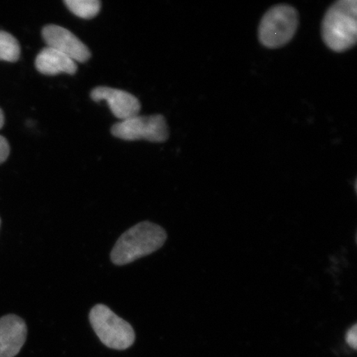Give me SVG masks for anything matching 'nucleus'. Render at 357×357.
Wrapping results in <instances>:
<instances>
[{
	"label": "nucleus",
	"instance_id": "nucleus-12",
	"mask_svg": "<svg viewBox=\"0 0 357 357\" xmlns=\"http://www.w3.org/2000/svg\"><path fill=\"white\" fill-rule=\"evenodd\" d=\"M10 153V146L6 138L0 135V164L8 159Z\"/></svg>",
	"mask_w": 357,
	"mask_h": 357
},
{
	"label": "nucleus",
	"instance_id": "nucleus-5",
	"mask_svg": "<svg viewBox=\"0 0 357 357\" xmlns=\"http://www.w3.org/2000/svg\"><path fill=\"white\" fill-rule=\"evenodd\" d=\"M115 137L125 141L164 142L169 137L166 119L160 114L139 116L115 123L111 128Z\"/></svg>",
	"mask_w": 357,
	"mask_h": 357
},
{
	"label": "nucleus",
	"instance_id": "nucleus-11",
	"mask_svg": "<svg viewBox=\"0 0 357 357\" xmlns=\"http://www.w3.org/2000/svg\"><path fill=\"white\" fill-rule=\"evenodd\" d=\"M21 48L13 35L0 31V61L16 62L20 57Z\"/></svg>",
	"mask_w": 357,
	"mask_h": 357
},
{
	"label": "nucleus",
	"instance_id": "nucleus-2",
	"mask_svg": "<svg viewBox=\"0 0 357 357\" xmlns=\"http://www.w3.org/2000/svg\"><path fill=\"white\" fill-rule=\"evenodd\" d=\"M322 37L326 46L336 52L354 47L357 39V3L340 0L330 7L322 22Z\"/></svg>",
	"mask_w": 357,
	"mask_h": 357
},
{
	"label": "nucleus",
	"instance_id": "nucleus-13",
	"mask_svg": "<svg viewBox=\"0 0 357 357\" xmlns=\"http://www.w3.org/2000/svg\"><path fill=\"white\" fill-rule=\"evenodd\" d=\"M346 340L348 344L351 347H354V349H356L357 344V329L356 324L352 326L351 329L348 330V332L346 335Z\"/></svg>",
	"mask_w": 357,
	"mask_h": 357
},
{
	"label": "nucleus",
	"instance_id": "nucleus-6",
	"mask_svg": "<svg viewBox=\"0 0 357 357\" xmlns=\"http://www.w3.org/2000/svg\"><path fill=\"white\" fill-rule=\"evenodd\" d=\"M42 36L47 47L63 53L75 62L84 63L91 57V52L86 45L63 26L55 24L45 26Z\"/></svg>",
	"mask_w": 357,
	"mask_h": 357
},
{
	"label": "nucleus",
	"instance_id": "nucleus-14",
	"mask_svg": "<svg viewBox=\"0 0 357 357\" xmlns=\"http://www.w3.org/2000/svg\"><path fill=\"white\" fill-rule=\"evenodd\" d=\"M4 124V115L3 110L0 109V129H1Z\"/></svg>",
	"mask_w": 357,
	"mask_h": 357
},
{
	"label": "nucleus",
	"instance_id": "nucleus-3",
	"mask_svg": "<svg viewBox=\"0 0 357 357\" xmlns=\"http://www.w3.org/2000/svg\"><path fill=\"white\" fill-rule=\"evenodd\" d=\"M298 25V13L288 4L270 8L259 25L258 37L263 46L279 48L284 46L296 34Z\"/></svg>",
	"mask_w": 357,
	"mask_h": 357
},
{
	"label": "nucleus",
	"instance_id": "nucleus-10",
	"mask_svg": "<svg viewBox=\"0 0 357 357\" xmlns=\"http://www.w3.org/2000/svg\"><path fill=\"white\" fill-rule=\"evenodd\" d=\"M64 3L73 15L83 20L93 19L101 10L99 0H65Z\"/></svg>",
	"mask_w": 357,
	"mask_h": 357
},
{
	"label": "nucleus",
	"instance_id": "nucleus-7",
	"mask_svg": "<svg viewBox=\"0 0 357 357\" xmlns=\"http://www.w3.org/2000/svg\"><path fill=\"white\" fill-rule=\"evenodd\" d=\"M91 97L96 102L105 101L112 114L121 121L139 115V100L132 93L122 89L99 86L93 89Z\"/></svg>",
	"mask_w": 357,
	"mask_h": 357
},
{
	"label": "nucleus",
	"instance_id": "nucleus-8",
	"mask_svg": "<svg viewBox=\"0 0 357 357\" xmlns=\"http://www.w3.org/2000/svg\"><path fill=\"white\" fill-rule=\"evenodd\" d=\"M28 328L24 320L15 314L0 319V357H15L24 345Z\"/></svg>",
	"mask_w": 357,
	"mask_h": 357
},
{
	"label": "nucleus",
	"instance_id": "nucleus-4",
	"mask_svg": "<svg viewBox=\"0 0 357 357\" xmlns=\"http://www.w3.org/2000/svg\"><path fill=\"white\" fill-rule=\"evenodd\" d=\"M89 322L102 344L112 349H128L135 342L132 326L108 306L100 303L93 307L89 312Z\"/></svg>",
	"mask_w": 357,
	"mask_h": 357
},
{
	"label": "nucleus",
	"instance_id": "nucleus-9",
	"mask_svg": "<svg viewBox=\"0 0 357 357\" xmlns=\"http://www.w3.org/2000/svg\"><path fill=\"white\" fill-rule=\"evenodd\" d=\"M35 66L40 73L50 77L61 73L75 75L78 69L77 62L63 53L49 47L43 48L38 53L36 57Z\"/></svg>",
	"mask_w": 357,
	"mask_h": 357
},
{
	"label": "nucleus",
	"instance_id": "nucleus-1",
	"mask_svg": "<svg viewBox=\"0 0 357 357\" xmlns=\"http://www.w3.org/2000/svg\"><path fill=\"white\" fill-rule=\"evenodd\" d=\"M167 235L162 227L142 222L131 227L119 238L111 252V261L124 266L158 251L166 242Z\"/></svg>",
	"mask_w": 357,
	"mask_h": 357
},
{
	"label": "nucleus",
	"instance_id": "nucleus-15",
	"mask_svg": "<svg viewBox=\"0 0 357 357\" xmlns=\"http://www.w3.org/2000/svg\"><path fill=\"white\" fill-rule=\"evenodd\" d=\"M0 225H1V220H0Z\"/></svg>",
	"mask_w": 357,
	"mask_h": 357
}]
</instances>
